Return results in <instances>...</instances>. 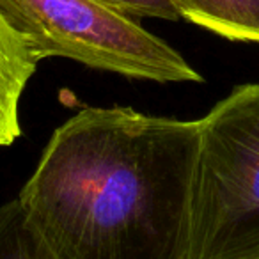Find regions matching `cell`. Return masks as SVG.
Returning <instances> with one entry per match:
<instances>
[{
	"label": "cell",
	"mask_w": 259,
	"mask_h": 259,
	"mask_svg": "<svg viewBox=\"0 0 259 259\" xmlns=\"http://www.w3.org/2000/svg\"><path fill=\"white\" fill-rule=\"evenodd\" d=\"M39 61L25 36L0 13V148L11 146L22 135L20 98Z\"/></svg>",
	"instance_id": "4"
},
{
	"label": "cell",
	"mask_w": 259,
	"mask_h": 259,
	"mask_svg": "<svg viewBox=\"0 0 259 259\" xmlns=\"http://www.w3.org/2000/svg\"><path fill=\"white\" fill-rule=\"evenodd\" d=\"M199 121L188 259H259V83Z\"/></svg>",
	"instance_id": "2"
},
{
	"label": "cell",
	"mask_w": 259,
	"mask_h": 259,
	"mask_svg": "<svg viewBox=\"0 0 259 259\" xmlns=\"http://www.w3.org/2000/svg\"><path fill=\"white\" fill-rule=\"evenodd\" d=\"M180 18L231 41L259 43V0H170Z\"/></svg>",
	"instance_id": "5"
},
{
	"label": "cell",
	"mask_w": 259,
	"mask_h": 259,
	"mask_svg": "<svg viewBox=\"0 0 259 259\" xmlns=\"http://www.w3.org/2000/svg\"><path fill=\"white\" fill-rule=\"evenodd\" d=\"M0 259H59L29 222L18 199L0 204Z\"/></svg>",
	"instance_id": "6"
},
{
	"label": "cell",
	"mask_w": 259,
	"mask_h": 259,
	"mask_svg": "<svg viewBox=\"0 0 259 259\" xmlns=\"http://www.w3.org/2000/svg\"><path fill=\"white\" fill-rule=\"evenodd\" d=\"M107 8L126 15L130 18H160L181 20L170 0H98Z\"/></svg>",
	"instance_id": "7"
},
{
	"label": "cell",
	"mask_w": 259,
	"mask_h": 259,
	"mask_svg": "<svg viewBox=\"0 0 259 259\" xmlns=\"http://www.w3.org/2000/svg\"><path fill=\"white\" fill-rule=\"evenodd\" d=\"M199 128L85 107L55 130L16 199L59 259H188Z\"/></svg>",
	"instance_id": "1"
},
{
	"label": "cell",
	"mask_w": 259,
	"mask_h": 259,
	"mask_svg": "<svg viewBox=\"0 0 259 259\" xmlns=\"http://www.w3.org/2000/svg\"><path fill=\"white\" fill-rule=\"evenodd\" d=\"M0 13L37 57H62L153 82H202L169 43L98 0H0Z\"/></svg>",
	"instance_id": "3"
}]
</instances>
